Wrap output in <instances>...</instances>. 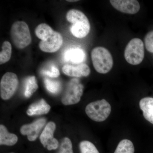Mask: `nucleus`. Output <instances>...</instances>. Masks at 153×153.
<instances>
[{
	"label": "nucleus",
	"instance_id": "9",
	"mask_svg": "<svg viewBox=\"0 0 153 153\" xmlns=\"http://www.w3.org/2000/svg\"><path fill=\"white\" fill-rule=\"evenodd\" d=\"M63 44V38L58 32L54 31L46 41H41L39 47L43 52L53 53L58 51Z\"/></svg>",
	"mask_w": 153,
	"mask_h": 153
},
{
	"label": "nucleus",
	"instance_id": "10",
	"mask_svg": "<svg viewBox=\"0 0 153 153\" xmlns=\"http://www.w3.org/2000/svg\"><path fill=\"white\" fill-rule=\"evenodd\" d=\"M46 119H39L33 123L22 126L20 132L23 135H27L30 141H34L37 139L41 130L46 123Z\"/></svg>",
	"mask_w": 153,
	"mask_h": 153
},
{
	"label": "nucleus",
	"instance_id": "15",
	"mask_svg": "<svg viewBox=\"0 0 153 153\" xmlns=\"http://www.w3.org/2000/svg\"><path fill=\"white\" fill-rule=\"evenodd\" d=\"M139 105L145 118L153 124V98L146 97L142 99L140 101Z\"/></svg>",
	"mask_w": 153,
	"mask_h": 153
},
{
	"label": "nucleus",
	"instance_id": "3",
	"mask_svg": "<svg viewBox=\"0 0 153 153\" xmlns=\"http://www.w3.org/2000/svg\"><path fill=\"white\" fill-rule=\"evenodd\" d=\"M11 37L15 46L19 49L27 47L32 41L29 27L26 22L17 21L14 22L11 29Z\"/></svg>",
	"mask_w": 153,
	"mask_h": 153
},
{
	"label": "nucleus",
	"instance_id": "19",
	"mask_svg": "<svg viewBox=\"0 0 153 153\" xmlns=\"http://www.w3.org/2000/svg\"><path fill=\"white\" fill-rule=\"evenodd\" d=\"M12 45L9 41H5L3 43L2 50L0 52V64L1 65L7 63L10 60L12 55Z\"/></svg>",
	"mask_w": 153,
	"mask_h": 153
},
{
	"label": "nucleus",
	"instance_id": "25",
	"mask_svg": "<svg viewBox=\"0 0 153 153\" xmlns=\"http://www.w3.org/2000/svg\"><path fill=\"white\" fill-rule=\"evenodd\" d=\"M42 74L45 76L52 77L56 78L58 77L60 75V71L58 68L55 66H52L50 69L44 70L42 72Z\"/></svg>",
	"mask_w": 153,
	"mask_h": 153
},
{
	"label": "nucleus",
	"instance_id": "20",
	"mask_svg": "<svg viewBox=\"0 0 153 153\" xmlns=\"http://www.w3.org/2000/svg\"><path fill=\"white\" fill-rule=\"evenodd\" d=\"M114 153H134V147L131 141L124 139L121 141Z\"/></svg>",
	"mask_w": 153,
	"mask_h": 153
},
{
	"label": "nucleus",
	"instance_id": "18",
	"mask_svg": "<svg viewBox=\"0 0 153 153\" xmlns=\"http://www.w3.org/2000/svg\"><path fill=\"white\" fill-rule=\"evenodd\" d=\"M38 87L36 77L34 76H29L26 81L25 95L27 98L31 97L36 92Z\"/></svg>",
	"mask_w": 153,
	"mask_h": 153
},
{
	"label": "nucleus",
	"instance_id": "21",
	"mask_svg": "<svg viewBox=\"0 0 153 153\" xmlns=\"http://www.w3.org/2000/svg\"><path fill=\"white\" fill-rule=\"evenodd\" d=\"M44 83L47 90L51 93L56 94L61 90V83L59 81L46 78L44 79Z\"/></svg>",
	"mask_w": 153,
	"mask_h": 153
},
{
	"label": "nucleus",
	"instance_id": "5",
	"mask_svg": "<svg viewBox=\"0 0 153 153\" xmlns=\"http://www.w3.org/2000/svg\"><path fill=\"white\" fill-rule=\"evenodd\" d=\"M144 45L140 38L131 39L126 46L124 57L127 62L132 65L141 63L144 58Z\"/></svg>",
	"mask_w": 153,
	"mask_h": 153
},
{
	"label": "nucleus",
	"instance_id": "2",
	"mask_svg": "<svg viewBox=\"0 0 153 153\" xmlns=\"http://www.w3.org/2000/svg\"><path fill=\"white\" fill-rule=\"evenodd\" d=\"M91 58L96 71L100 74L108 73L113 66V59L109 51L103 47H98L92 49Z\"/></svg>",
	"mask_w": 153,
	"mask_h": 153
},
{
	"label": "nucleus",
	"instance_id": "24",
	"mask_svg": "<svg viewBox=\"0 0 153 153\" xmlns=\"http://www.w3.org/2000/svg\"><path fill=\"white\" fill-rule=\"evenodd\" d=\"M144 41L146 49L149 52L153 53V30L146 34Z\"/></svg>",
	"mask_w": 153,
	"mask_h": 153
},
{
	"label": "nucleus",
	"instance_id": "8",
	"mask_svg": "<svg viewBox=\"0 0 153 153\" xmlns=\"http://www.w3.org/2000/svg\"><path fill=\"white\" fill-rule=\"evenodd\" d=\"M56 129V124L53 122L47 124L40 136V141L49 151L55 150L59 146V142L54 137V133Z\"/></svg>",
	"mask_w": 153,
	"mask_h": 153
},
{
	"label": "nucleus",
	"instance_id": "4",
	"mask_svg": "<svg viewBox=\"0 0 153 153\" xmlns=\"http://www.w3.org/2000/svg\"><path fill=\"white\" fill-rule=\"evenodd\" d=\"M111 106L105 99L97 100L89 103L85 111L91 119L95 122H103L106 120L111 112Z\"/></svg>",
	"mask_w": 153,
	"mask_h": 153
},
{
	"label": "nucleus",
	"instance_id": "13",
	"mask_svg": "<svg viewBox=\"0 0 153 153\" xmlns=\"http://www.w3.org/2000/svg\"><path fill=\"white\" fill-rule=\"evenodd\" d=\"M63 57L66 62L74 64L82 63L85 59V54L83 49L79 48H72L65 51Z\"/></svg>",
	"mask_w": 153,
	"mask_h": 153
},
{
	"label": "nucleus",
	"instance_id": "11",
	"mask_svg": "<svg viewBox=\"0 0 153 153\" xmlns=\"http://www.w3.org/2000/svg\"><path fill=\"white\" fill-rule=\"evenodd\" d=\"M110 2L114 9L124 13L136 14L140 8L137 0H111Z\"/></svg>",
	"mask_w": 153,
	"mask_h": 153
},
{
	"label": "nucleus",
	"instance_id": "1",
	"mask_svg": "<svg viewBox=\"0 0 153 153\" xmlns=\"http://www.w3.org/2000/svg\"><path fill=\"white\" fill-rule=\"evenodd\" d=\"M66 19L71 23L70 32L76 38H85L90 30V24L86 16L81 11L71 9L67 12Z\"/></svg>",
	"mask_w": 153,
	"mask_h": 153
},
{
	"label": "nucleus",
	"instance_id": "14",
	"mask_svg": "<svg viewBox=\"0 0 153 153\" xmlns=\"http://www.w3.org/2000/svg\"><path fill=\"white\" fill-rule=\"evenodd\" d=\"M51 107L44 99H41L39 101L31 104L27 111L28 115H40L47 114L50 111Z\"/></svg>",
	"mask_w": 153,
	"mask_h": 153
},
{
	"label": "nucleus",
	"instance_id": "23",
	"mask_svg": "<svg viewBox=\"0 0 153 153\" xmlns=\"http://www.w3.org/2000/svg\"><path fill=\"white\" fill-rule=\"evenodd\" d=\"M57 153H74L72 143L68 138L65 137L62 140Z\"/></svg>",
	"mask_w": 153,
	"mask_h": 153
},
{
	"label": "nucleus",
	"instance_id": "12",
	"mask_svg": "<svg viewBox=\"0 0 153 153\" xmlns=\"http://www.w3.org/2000/svg\"><path fill=\"white\" fill-rule=\"evenodd\" d=\"M62 71L65 75L74 77H85L88 76L91 72L89 66L85 63H81L76 66L68 64L64 65L62 67Z\"/></svg>",
	"mask_w": 153,
	"mask_h": 153
},
{
	"label": "nucleus",
	"instance_id": "22",
	"mask_svg": "<svg viewBox=\"0 0 153 153\" xmlns=\"http://www.w3.org/2000/svg\"><path fill=\"white\" fill-rule=\"evenodd\" d=\"M80 153H100L95 146L90 141H82L79 143Z\"/></svg>",
	"mask_w": 153,
	"mask_h": 153
},
{
	"label": "nucleus",
	"instance_id": "27",
	"mask_svg": "<svg viewBox=\"0 0 153 153\" xmlns=\"http://www.w3.org/2000/svg\"></svg>",
	"mask_w": 153,
	"mask_h": 153
},
{
	"label": "nucleus",
	"instance_id": "17",
	"mask_svg": "<svg viewBox=\"0 0 153 153\" xmlns=\"http://www.w3.org/2000/svg\"><path fill=\"white\" fill-rule=\"evenodd\" d=\"M54 31L49 25L42 23L36 27L35 34L39 39H41V41H44L49 38Z\"/></svg>",
	"mask_w": 153,
	"mask_h": 153
},
{
	"label": "nucleus",
	"instance_id": "16",
	"mask_svg": "<svg viewBox=\"0 0 153 153\" xmlns=\"http://www.w3.org/2000/svg\"><path fill=\"white\" fill-rule=\"evenodd\" d=\"M18 140V137L13 134L10 133L7 128L3 125L0 126V145L13 146Z\"/></svg>",
	"mask_w": 153,
	"mask_h": 153
},
{
	"label": "nucleus",
	"instance_id": "7",
	"mask_svg": "<svg viewBox=\"0 0 153 153\" xmlns=\"http://www.w3.org/2000/svg\"><path fill=\"white\" fill-rule=\"evenodd\" d=\"M19 79L16 74L13 72H7L3 75L0 82V95L4 100L11 98L16 92Z\"/></svg>",
	"mask_w": 153,
	"mask_h": 153
},
{
	"label": "nucleus",
	"instance_id": "26",
	"mask_svg": "<svg viewBox=\"0 0 153 153\" xmlns=\"http://www.w3.org/2000/svg\"><path fill=\"white\" fill-rule=\"evenodd\" d=\"M78 1H76V0H75V1L73 0V1H67L70 2H74Z\"/></svg>",
	"mask_w": 153,
	"mask_h": 153
},
{
	"label": "nucleus",
	"instance_id": "6",
	"mask_svg": "<svg viewBox=\"0 0 153 153\" xmlns=\"http://www.w3.org/2000/svg\"><path fill=\"white\" fill-rule=\"evenodd\" d=\"M83 89L84 86L79 79L74 78L71 79L61 98V102L65 105L76 104L81 99Z\"/></svg>",
	"mask_w": 153,
	"mask_h": 153
}]
</instances>
